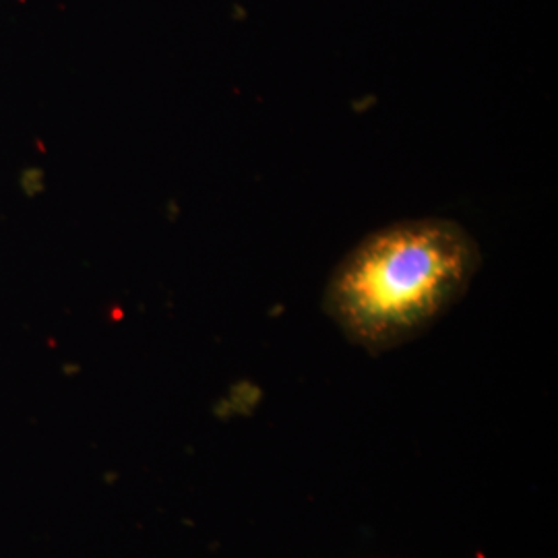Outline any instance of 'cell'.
I'll return each mask as SVG.
<instances>
[{"mask_svg": "<svg viewBox=\"0 0 558 558\" xmlns=\"http://www.w3.org/2000/svg\"><path fill=\"white\" fill-rule=\"evenodd\" d=\"M482 265L458 221L422 218L385 226L339 260L323 311L343 338L383 354L420 338L465 296Z\"/></svg>", "mask_w": 558, "mask_h": 558, "instance_id": "1", "label": "cell"}, {"mask_svg": "<svg viewBox=\"0 0 558 558\" xmlns=\"http://www.w3.org/2000/svg\"><path fill=\"white\" fill-rule=\"evenodd\" d=\"M21 186H23V191L27 193V195H34V193H38L41 191V186H44V177H41L40 170H29V172H25L23 177H21Z\"/></svg>", "mask_w": 558, "mask_h": 558, "instance_id": "2", "label": "cell"}]
</instances>
